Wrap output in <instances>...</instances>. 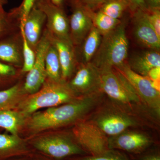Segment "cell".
I'll use <instances>...</instances> for the list:
<instances>
[{"label": "cell", "mask_w": 160, "mask_h": 160, "mask_svg": "<svg viewBox=\"0 0 160 160\" xmlns=\"http://www.w3.org/2000/svg\"><path fill=\"white\" fill-rule=\"evenodd\" d=\"M102 92L78 98L70 102L37 111L29 117V131L37 133L78 122L98 104Z\"/></svg>", "instance_id": "1"}, {"label": "cell", "mask_w": 160, "mask_h": 160, "mask_svg": "<svg viewBox=\"0 0 160 160\" xmlns=\"http://www.w3.org/2000/svg\"><path fill=\"white\" fill-rule=\"evenodd\" d=\"M78 98L69 89L67 82L47 78L39 90L23 98L18 107L26 118L43 108H49L70 102Z\"/></svg>", "instance_id": "2"}, {"label": "cell", "mask_w": 160, "mask_h": 160, "mask_svg": "<svg viewBox=\"0 0 160 160\" xmlns=\"http://www.w3.org/2000/svg\"><path fill=\"white\" fill-rule=\"evenodd\" d=\"M126 28V23L122 21L115 29L102 36L91 62L100 69L117 68L126 62L129 46Z\"/></svg>", "instance_id": "3"}, {"label": "cell", "mask_w": 160, "mask_h": 160, "mask_svg": "<svg viewBox=\"0 0 160 160\" xmlns=\"http://www.w3.org/2000/svg\"><path fill=\"white\" fill-rule=\"evenodd\" d=\"M101 69V90L119 106L130 107L142 102L128 80L117 69Z\"/></svg>", "instance_id": "4"}, {"label": "cell", "mask_w": 160, "mask_h": 160, "mask_svg": "<svg viewBox=\"0 0 160 160\" xmlns=\"http://www.w3.org/2000/svg\"><path fill=\"white\" fill-rule=\"evenodd\" d=\"M39 151L57 159L74 158L89 155L74 140L62 135H49L38 138L32 143Z\"/></svg>", "instance_id": "5"}, {"label": "cell", "mask_w": 160, "mask_h": 160, "mask_svg": "<svg viewBox=\"0 0 160 160\" xmlns=\"http://www.w3.org/2000/svg\"><path fill=\"white\" fill-rule=\"evenodd\" d=\"M114 69L128 80L144 105L155 114L159 115L160 82H153L147 77L137 74L130 69L126 62Z\"/></svg>", "instance_id": "6"}, {"label": "cell", "mask_w": 160, "mask_h": 160, "mask_svg": "<svg viewBox=\"0 0 160 160\" xmlns=\"http://www.w3.org/2000/svg\"><path fill=\"white\" fill-rule=\"evenodd\" d=\"M74 140L89 155L100 154L108 150V137L94 123L79 121L72 129Z\"/></svg>", "instance_id": "7"}, {"label": "cell", "mask_w": 160, "mask_h": 160, "mask_svg": "<svg viewBox=\"0 0 160 160\" xmlns=\"http://www.w3.org/2000/svg\"><path fill=\"white\" fill-rule=\"evenodd\" d=\"M51 44L50 36L46 30L36 47L35 59L31 70L28 72L22 86L24 94L31 95L37 92L47 78L45 59L47 52Z\"/></svg>", "instance_id": "8"}, {"label": "cell", "mask_w": 160, "mask_h": 160, "mask_svg": "<svg viewBox=\"0 0 160 160\" xmlns=\"http://www.w3.org/2000/svg\"><path fill=\"white\" fill-rule=\"evenodd\" d=\"M67 84L77 98L101 92V69L91 62L81 63L75 74Z\"/></svg>", "instance_id": "9"}, {"label": "cell", "mask_w": 160, "mask_h": 160, "mask_svg": "<svg viewBox=\"0 0 160 160\" xmlns=\"http://www.w3.org/2000/svg\"><path fill=\"white\" fill-rule=\"evenodd\" d=\"M153 145L151 138L140 132L126 130L108 138V149L120 150L129 156L142 153Z\"/></svg>", "instance_id": "10"}, {"label": "cell", "mask_w": 160, "mask_h": 160, "mask_svg": "<svg viewBox=\"0 0 160 160\" xmlns=\"http://www.w3.org/2000/svg\"><path fill=\"white\" fill-rule=\"evenodd\" d=\"M36 5L46 15L49 33L58 39L72 43L69 19L61 7L53 5L49 0H37Z\"/></svg>", "instance_id": "11"}, {"label": "cell", "mask_w": 160, "mask_h": 160, "mask_svg": "<svg viewBox=\"0 0 160 160\" xmlns=\"http://www.w3.org/2000/svg\"><path fill=\"white\" fill-rule=\"evenodd\" d=\"M146 9H138L132 12L133 36L137 42L144 48L159 50L160 38L149 23Z\"/></svg>", "instance_id": "12"}, {"label": "cell", "mask_w": 160, "mask_h": 160, "mask_svg": "<svg viewBox=\"0 0 160 160\" xmlns=\"http://www.w3.org/2000/svg\"><path fill=\"white\" fill-rule=\"evenodd\" d=\"M69 19L70 40L73 46H80L93 27L91 10L74 1Z\"/></svg>", "instance_id": "13"}, {"label": "cell", "mask_w": 160, "mask_h": 160, "mask_svg": "<svg viewBox=\"0 0 160 160\" xmlns=\"http://www.w3.org/2000/svg\"><path fill=\"white\" fill-rule=\"evenodd\" d=\"M106 136H114L138 125L134 118L120 112H106L91 121Z\"/></svg>", "instance_id": "14"}, {"label": "cell", "mask_w": 160, "mask_h": 160, "mask_svg": "<svg viewBox=\"0 0 160 160\" xmlns=\"http://www.w3.org/2000/svg\"><path fill=\"white\" fill-rule=\"evenodd\" d=\"M51 43L57 50L60 65L62 80L67 82L74 72L76 58L74 46L71 42L58 39L49 33Z\"/></svg>", "instance_id": "15"}, {"label": "cell", "mask_w": 160, "mask_h": 160, "mask_svg": "<svg viewBox=\"0 0 160 160\" xmlns=\"http://www.w3.org/2000/svg\"><path fill=\"white\" fill-rule=\"evenodd\" d=\"M127 64L134 72L147 77L152 69L160 67L159 50L148 49L138 52L129 58Z\"/></svg>", "instance_id": "16"}, {"label": "cell", "mask_w": 160, "mask_h": 160, "mask_svg": "<svg viewBox=\"0 0 160 160\" xmlns=\"http://www.w3.org/2000/svg\"><path fill=\"white\" fill-rule=\"evenodd\" d=\"M46 20V15L35 5L22 25L26 40L32 49H35L41 39L42 28Z\"/></svg>", "instance_id": "17"}, {"label": "cell", "mask_w": 160, "mask_h": 160, "mask_svg": "<svg viewBox=\"0 0 160 160\" xmlns=\"http://www.w3.org/2000/svg\"><path fill=\"white\" fill-rule=\"evenodd\" d=\"M25 144L18 135L0 133V160L23 152Z\"/></svg>", "instance_id": "18"}, {"label": "cell", "mask_w": 160, "mask_h": 160, "mask_svg": "<svg viewBox=\"0 0 160 160\" xmlns=\"http://www.w3.org/2000/svg\"><path fill=\"white\" fill-rule=\"evenodd\" d=\"M26 117L19 111L13 109L0 111V127L6 129L10 134L18 135L24 126Z\"/></svg>", "instance_id": "19"}, {"label": "cell", "mask_w": 160, "mask_h": 160, "mask_svg": "<svg viewBox=\"0 0 160 160\" xmlns=\"http://www.w3.org/2000/svg\"><path fill=\"white\" fill-rule=\"evenodd\" d=\"M102 36L94 26L82 43V63L90 62L98 49Z\"/></svg>", "instance_id": "20"}, {"label": "cell", "mask_w": 160, "mask_h": 160, "mask_svg": "<svg viewBox=\"0 0 160 160\" xmlns=\"http://www.w3.org/2000/svg\"><path fill=\"white\" fill-rule=\"evenodd\" d=\"M24 95L20 84L0 91V111L13 109L15 107H18L23 99Z\"/></svg>", "instance_id": "21"}, {"label": "cell", "mask_w": 160, "mask_h": 160, "mask_svg": "<svg viewBox=\"0 0 160 160\" xmlns=\"http://www.w3.org/2000/svg\"><path fill=\"white\" fill-rule=\"evenodd\" d=\"M45 65L47 78L55 81L62 80L57 50L52 43L46 53Z\"/></svg>", "instance_id": "22"}, {"label": "cell", "mask_w": 160, "mask_h": 160, "mask_svg": "<svg viewBox=\"0 0 160 160\" xmlns=\"http://www.w3.org/2000/svg\"><path fill=\"white\" fill-rule=\"evenodd\" d=\"M91 16L93 26L102 36L112 31L122 22L121 20L110 17L98 10L97 12L92 11Z\"/></svg>", "instance_id": "23"}, {"label": "cell", "mask_w": 160, "mask_h": 160, "mask_svg": "<svg viewBox=\"0 0 160 160\" xmlns=\"http://www.w3.org/2000/svg\"><path fill=\"white\" fill-rule=\"evenodd\" d=\"M129 7V0H109L103 4L98 10L110 17L120 19Z\"/></svg>", "instance_id": "24"}, {"label": "cell", "mask_w": 160, "mask_h": 160, "mask_svg": "<svg viewBox=\"0 0 160 160\" xmlns=\"http://www.w3.org/2000/svg\"><path fill=\"white\" fill-rule=\"evenodd\" d=\"M0 60L10 64L19 65L21 55L18 47L11 42H0Z\"/></svg>", "instance_id": "25"}, {"label": "cell", "mask_w": 160, "mask_h": 160, "mask_svg": "<svg viewBox=\"0 0 160 160\" xmlns=\"http://www.w3.org/2000/svg\"><path fill=\"white\" fill-rule=\"evenodd\" d=\"M70 160H133L127 153L116 149H108L100 154L83 156Z\"/></svg>", "instance_id": "26"}, {"label": "cell", "mask_w": 160, "mask_h": 160, "mask_svg": "<svg viewBox=\"0 0 160 160\" xmlns=\"http://www.w3.org/2000/svg\"><path fill=\"white\" fill-rule=\"evenodd\" d=\"M21 35L23 42V65L22 71L24 72H29L33 66L35 59V53L32 49L26 40L22 25L20 24Z\"/></svg>", "instance_id": "27"}, {"label": "cell", "mask_w": 160, "mask_h": 160, "mask_svg": "<svg viewBox=\"0 0 160 160\" xmlns=\"http://www.w3.org/2000/svg\"><path fill=\"white\" fill-rule=\"evenodd\" d=\"M37 0H23L21 6L13 10L12 14H17L20 19V24L24 25L33 7L35 6Z\"/></svg>", "instance_id": "28"}, {"label": "cell", "mask_w": 160, "mask_h": 160, "mask_svg": "<svg viewBox=\"0 0 160 160\" xmlns=\"http://www.w3.org/2000/svg\"><path fill=\"white\" fill-rule=\"evenodd\" d=\"M130 156L133 160H160V150L153 145L142 153Z\"/></svg>", "instance_id": "29"}, {"label": "cell", "mask_w": 160, "mask_h": 160, "mask_svg": "<svg viewBox=\"0 0 160 160\" xmlns=\"http://www.w3.org/2000/svg\"><path fill=\"white\" fill-rule=\"evenodd\" d=\"M145 11L149 23L160 38V8L146 9Z\"/></svg>", "instance_id": "30"}, {"label": "cell", "mask_w": 160, "mask_h": 160, "mask_svg": "<svg viewBox=\"0 0 160 160\" xmlns=\"http://www.w3.org/2000/svg\"><path fill=\"white\" fill-rule=\"evenodd\" d=\"M109 0H74L91 11H95Z\"/></svg>", "instance_id": "31"}, {"label": "cell", "mask_w": 160, "mask_h": 160, "mask_svg": "<svg viewBox=\"0 0 160 160\" xmlns=\"http://www.w3.org/2000/svg\"><path fill=\"white\" fill-rule=\"evenodd\" d=\"M16 74V70L13 66L0 62V78L13 76Z\"/></svg>", "instance_id": "32"}, {"label": "cell", "mask_w": 160, "mask_h": 160, "mask_svg": "<svg viewBox=\"0 0 160 160\" xmlns=\"http://www.w3.org/2000/svg\"><path fill=\"white\" fill-rule=\"evenodd\" d=\"M130 7L129 9L132 12H134L138 9H147L144 0H129Z\"/></svg>", "instance_id": "33"}, {"label": "cell", "mask_w": 160, "mask_h": 160, "mask_svg": "<svg viewBox=\"0 0 160 160\" xmlns=\"http://www.w3.org/2000/svg\"><path fill=\"white\" fill-rule=\"evenodd\" d=\"M7 21V17L3 6H0V35L6 31Z\"/></svg>", "instance_id": "34"}, {"label": "cell", "mask_w": 160, "mask_h": 160, "mask_svg": "<svg viewBox=\"0 0 160 160\" xmlns=\"http://www.w3.org/2000/svg\"><path fill=\"white\" fill-rule=\"evenodd\" d=\"M147 77L155 82H160V67H157L149 71Z\"/></svg>", "instance_id": "35"}, {"label": "cell", "mask_w": 160, "mask_h": 160, "mask_svg": "<svg viewBox=\"0 0 160 160\" xmlns=\"http://www.w3.org/2000/svg\"><path fill=\"white\" fill-rule=\"evenodd\" d=\"M147 9L160 8V0H144Z\"/></svg>", "instance_id": "36"}, {"label": "cell", "mask_w": 160, "mask_h": 160, "mask_svg": "<svg viewBox=\"0 0 160 160\" xmlns=\"http://www.w3.org/2000/svg\"><path fill=\"white\" fill-rule=\"evenodd\" d=\"M55 6L60 7L61 4L62 3L63 0H49Z\"/></svg>", "instance_id": "37"}, {"label": "cell", "mask_w": 160, "mask_h": 160, "mask_svg": "<svg viewBox=\"0 0 160 160\" xmlns=\"http://www.w3.org/2000/svg\"><path fill=\"white\" fill-rule=\"evenodd\" d=\"M8 2L7 0H0V6H3Z\"/></svg>", "instance_id": "38"}, {"label": "cell", "mask_w": 160, "mask_h": 160, "mask_svg": "<svg viewBox=\"0 0 160 160\" xmlns=\"http://www.w3.org/2000/svg\"></svg>", "instance_id": "39"}]
</instances>
